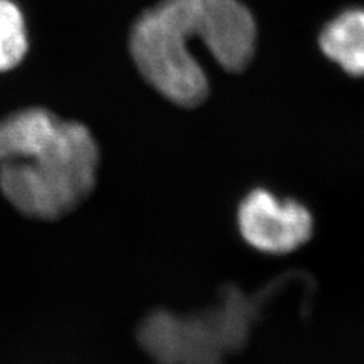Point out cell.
Here are the masks:
<instances>
[{
  "mask_svg": "<svg viewBox=\"0 0 364 364\" xmlns=\"http://www.w3.org/2000/svg\"><path fill=\"white\" fill-rule=\"evenodd\" d=\"M255 40V21L238 0H161L135 21L129 50L158 93L191 108L208 95L193 46L200 43L223 68L238 72L252 60Z\"/></svg>",
  "mask_w": 364,
  "mask_h": 364,
  "instance_id": "6da1fadb",
  "label": "cell"
},
{
  "mask_svg": "<svg viewBox=\"0 0 364 364\" xmlns=\"http://www.w3.org/2000/svg\"><path fill=\"white\" fill-rule=\"evenodd\" d=\"M99 147L84 124L29 108L0 120V191L23 215L58 220L93 193Z\"/></svg>",
  "mask_w": 364,
  "mask_h": 364,
  "instance_id": "7a4b0ae2",
  "label": "cell"
},
{
  "mask_svg": "<svg viewBox=\"0 0 364 364\" xmlns=\"http://www.w3.org/2000/svg\"><path fill=\"white\" fill-rule=\"evenodd\" d=\"M220 306L193 316L156 310L144 317L136 338L155 364H222L247 340L259 304L230 287Z\"/></svg>",
  "mask_w": 364,
  "mask_h": 364,
  "instance_id": "3957f363",
  "label": "cell"
},
{
  "mask_svg": "<svg viewBox=\"0 0 364 364\" xmlns=\"http://www.w3.org/2000/svg\"><path fill=\"white\" fill-rule=\"evenodd\" d=\"M238 228L245 240L261 252L289 254L309 242L313 218L298 202L255 190L238 208Z\"/></svg>",
  "mask_w": 364,
  "mask_h": 364,
  "instance_id": "277c9868",
  "label": "cell"
},
{
  "mask_svg": "<svg viewBox=\"0 0 364 364\" xmlns=\"http://www.w3.org/2000/svg\"><path fill=\"white\" fill-rule=\"evenodd\" d=\"M321 49L329 60L354 76H364V11L350 9L328 23Z\"/></svg>",
  "mask_w": 364,
  "mask_h": 364,
  "instance_id": "5b68a950",
  "label": "cell"
},
{
  "mask_svg": "<svg viewBox=\"0 0 364 364\" xmlns=\"http://www.w3.org/2000/svg\"><path fill=\"white\" fill-rule=\"evenodd\" d=\"M28 50V37L20 9L9 0H0V72L21 63Z\"/></svg>",
  "mask_w": 364,
  "mask_h": 364,
  "instance_id": "8992f818",
  "label": "cell"
}]
</instances>
